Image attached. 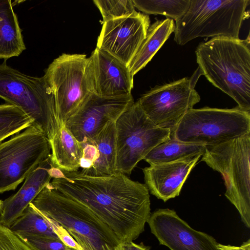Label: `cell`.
Returning a JSON list of instances; mask_svg holds the SVG:
<instances>
[{
	"label": "cell",
	"mask_w": 250,
	"mask_h": 250,
	"mask_svg": "<svg viewBox=\"0 0 250 250\" xmlns=\"http://www.w3.org/2000/svg\"><path fill=\"white\" fill-rule=\"evenodd\" d=\"M54 172L49 185L88 208L121 242L132 241L144 231L151 214L145 184L119 172L94 176L79 170L64 172L56 168Z\"/></svg>",
	"instance_id": "1"
},
{
	"label": "cell",
	"mask_w": 250,
	"mask_h": 250,
	"mask_svg": "<svg viewBox=\"0 0 250 250\" xmlns=\"http://www.w3.org/2000/svg\"><path fill=\"white\" fill-rule=\"evenodd\" d=\"M198 68L214 86L232 98L238 107L250 112V42L217 37L195 50Z\"/></svg>",
	"instance_id": "2"
},
{
	"label": "cell",
	"mask_w": 250,
	"mask_h": 250,
	"mask_svg": "<svg viewBox=\"0 0 250 250\" xmlns=\"http://www.w3.org/2000/svg\"><path fill=\"white\" fill-rule=\"evenodd\" d=\"M250 2L249 0H190L186 13L176 21L174 40L183 45L198 37L238 39Z\"/></svg>",
	"instance_id": "3"
},
{
	"label": "cell",
	"mask_w": 250,
	"mask_h": 250,
	"mask_svg": "<svg viewBox=\"0 0 250 250\" xmlns=\"http://www.w3.org/2000/svg\"><path fill=\"white\" fill-rule=\"evenodd\" d=\"M0 98L23 111L49 141L60 129L54 97L43 76L23 74L5 61L0 64Z\"/></svg>",
	"instance_id": "4"
},
{
	"label": "cell",
	"mask_w": 250,
	"mask_h": 250,
	"mask_svg": "<svg viewBox=\"0 0 250 250\" xmlns=\"http://www.w3.org/2000/svg\"><path fill=\"white\" fill-rule=\"evenodd\" d=\"M201 161L223 176L227 198L250 228V134L206 146Z\"/></svg>",
	"instance_id": "5"
},
{
	"label": "cell",
	"mask_w": 250,
	"mask_h": 250,
	"mask_svg": "<svg viewBox=\"0 0 250 250\" xmlns=\"http://www.w3.org/2000/svg\"><path fill=\"white\" fill-rule=\"evenodd\" d=\"M30 205L67 230L85 237L93 250H114L121 242L109 227L88 208L49 184Z\"/></svg>",
	"instance_id": "6"
},
{
	"label": "cell",
	"mask_w": 250,
	"mask_h": 250,
	"mask_svg": "<svg viewBox=\"0 0 250 250\" xmlns=\"http://www.w3.org/2000/svg\"><path fill=\"white\" fill-rule=\"evenodd\" d=\"M250 134V112L205 107L188 110L170 138L211 146Z\"/></svg>",
	"instance_id": "7"
},
{
	"label": "cell",
	"mask_w": 250,
	"mask_h": 250,
	"mask_svg": "<svg viewBox=\"0 0 250 250\" xmlns=\"http://www.w3.org/2000/svg\"><path fill=\"white\" fill-rule=\"evenodd\" d=\"M116 172L130 174L137 164L158 145L170 139V131L155 125L137 102L115 123Z\"/></svg>",
	"instance_id": "8"
},
{
	"label": "cell",
	"mask_w": 250,
	"mask_h": 250,
	"mask_svg": "<svg viewBox=\"0 0 250 250\" xmlns=\"http://www.w3.org/2000/svg\"><path fill=\"white\" fill-rule=\"evenodd\" d=\"M49 141L33 124L20 133L0 143V193L15 190L50 155Z\"/></svg>",
	"instance_id": "9"
},
{
	"label": "cell",
	"mask_w": 250,
	"mask_h": 250,
	"mask_svg": "<svg viewBox=\"0 0 250 250\" xmlns=\"http://www.w3.org/2000/svg\"><path fill=\"white\" fill-rule=\"evenodd\" d=\"M88 58L62 54L49 65L43 76L55 99L60 126H64L91 94L87 79Z\"/></svg>",
	"instance_id": "10"
},
{
	"label": "cell",
	"mask_w": 250,
	"mask_h": 250,
	"mask_svg": "<svg viewBox=\"0 0 250 250\" xmlns=\"http://www.w3.org/2000/svg\"><path fill=\"white\" fill-rule=\"evenodd\" d=\"M201 75L198 67L190 78L156 86L137 102L155 125L170 130L171 137L184 115L200 101L194 87Z\"/></svg>",
	"instance_id": "11"
},
{
	"label": "cell",
	"mask_w": 250,
	"mask_h": 250,
	"mask_svg": "<svg viewBox=\"0 0 250 250\" xmlns=\"http://www.w3.org/2000/svg\"><path fill=\"white\" fill-rule=\"evenodd\" d=\"M149 26V16L137 11L128 17L104 22L96 47L128 67L145 40Z\"/></svg>",
	"instance_id": "12"
},
{
	"label": "cell",
	"mask_w": 250,
	"mask_h": 250,
	"mask_svg": "<svg viewBox=\"0 0 250 250\" xmlns=\"http://www.w3.org/2000/svg\"><path fill=\"white\" fill-rule=\"evenodd\" d=\"M134 103L132 94L105 98L92 93L64 126L80 143L95 137L109 122L117 119Z\"/></svg>",
	"instance_id": "13"
},
{
	"label": "cell",
	"mask_w": 250,
	"mask_h": 250,
	"mask_svg": "<svg viewBox=\"0 0 250 250\" xmlns=\"http://www.w3.org/2000/svg\"><path fill=\"white\" fill-rule=\"evenodd\" d=\"M147 223L160 244L170 250H218L215 238L192 229L174 210H156Z\"/></svg>",
	"instance_id": "14"
},
{
	"label": "cell",
	"mask_w": 250,
	"mask_h": 250,
	"mask_svg": "<svg viewBox=\"0 0 250 250\" xmlns=\"http://www.w3.org/2000/svg\"><path fill=\"white\" fill-rule=\"evenodd\" d=\"M86 74L91 93L98 96L115 98L131 94L134 76L128 67L97 47L88 58Z\"/></svg>",
	"instance_id": "15"
},
{
	"label": "cell",
	"mask_w": 250,
	"mask_h": 250,
	"mask_svg": "<svg viewBox=\"0 0 250 250\" xmlns=\"http://www.w3.org/2000/svg\"><path fill=\"white\" fill-rule=\"evenodd\" d=\"M201 156H191L143 168L145 184L149 191L164 202L179 196L189 173Z\"/></svg>",
	"instance_id": "16"
},
{
	"label": "cell",
	"mask_w": 250,
	"mask_h": 250,
	"mask_svg": "<svg viewBox=\"0 0 250 250\" xmlns=\"http://www.w3.org/2000/svg\"><path fill=\"white\" fill-rule=\"evenodd\" d=\"M50 156L25 178L20 189L2 202L0 224L9 228L53 178Z\"/></svg>",
	"instance_id": "17"
},
{
	"label": "cell",
	"mask_w": 250,
	"mask_h": 250,
	"mask_svg": "<svg viewBox=\"0 0 250 250\" xmlns=\"http://www.w3.org/2000/svg\"><path fill=\"white\" fill-rule=\"evenodd\" d=\"M49 143L51 151L50 159L54 167L64 172L78 171L83 148L80 143L65 126L60 127Z\"/></svg>",
	"instance_id": "18"
},
{
	"label": "cell",
	"mask_w": 250,
	"mask_h": 250,
	"mask_svg": "<svg viewBox=\"0 0 250 250\" xmlns=\"http://www.w3.org/2000/svg\"><path fill=\"white\" fill-rule=\"evenodd\" d=\"M25 49L16 14L10 0H0V59L19 56Z\"/></svg>",
	"instance_id": "19"
},
{
	"label": "cell",
	"mask_w": 250,
	"mask_h": 250,
	"mask_svg": "<svg viewBox=\"0 0 250 250\" xmlns=\"http://www.w3.org/2000/svg\"><path fill=\"white\" fill-rule=\"evenodd\" d=\"M175 24L172 19L158 20L149 26L146 37L128 66L132 76L143 69L161 48L172 32Z\"/></svg>",
	"instance_id": "20"
},
{
	"label": "cell",
	"mask_w": 250,
	"mask_h": 250,
	"mask_svg": "<svg viewBox=\"0 0 250 250\" xmlns=\"http://www.w3.org/2000/svg\"><path fill=\"white\" fill-rule=\"evenodd\" d=\"M115 122H109L93 138L97 157L93 166L82 173L94 176L108 175L116 172V148Z\"/></svg>",
	"instance_id": "21"
},
{
	"label": "cell",
	"mask_w": 250,
	"mask_h": 250,
	"mask_svg": "<svg viewBox=\"0 0 250 250\" xmlns=\"http://www.w3.org/2000/svg\"><path fill=\"white\" fill-rule=\"evenodd\" d=\"M205 148L203 145L184 142L172 138L155 146L144 160L150 165L168 163L191 156L202 155Z\"/></svg>",
	"instance_id": "22"
},
{
	"label": "cell",
	"mask_w": 250,
	"mask_h": 250,
	"mask_svg": "<svg viewBox=\"0 0 250 250\" xmlns=\"http://www.w3.org/2000/svg\"><path fill=\"white\" fill-rule=\"evenodd\" d=\"M9 228L20 235L30 234L59 238L45 217L30 204Z\"/></svg>",
	"instance_id": "23"
},
{
	"label": "cell",
	"mask_w": 250,
	"mask_h": 250,
	"mask_svg": "<svg viewBox=\"0 0 250 250\" xmlns=\"http://www.w3.org/2000/svg\"><path fill=\"white\" fill-rule=\"evenodd\" d=\"M33 123L34 121L17 106L8 103L0 104V143Z\"/></svg>",
	"instance_id": "24"
},
{
	"label": "cell",
	"mask_w": 250,
	"mask_h": 250,
	"mask_svg": "<svg viewBox=\"0 0 250 250\" xmlns=\"http://www.w3.org/2000/svg\"><path fill=\"white\" fill-rule=\"evenodd\" d=\"M135 7L147 14L161 15L175 21L187 11L190 0H132Z\"/></svg>",
	"instance_id": "25"
},
{
	"label": "cell",
	"mask_w": 250,
	"mask_h": 250,
	"mask_svg": "<svg viewBox=\"0 0 250 250\" xmlns=\"http://www.w3.org/2000/svg\"><path fill=\"white\" fill-rule=\"evenodd\" d=\"M99 10L103 22L128 17L136 11L132 0H94Z\"/></svg>",
	"instance_id": "26"
},
{
	"label": "cell",
	"mask_w": 250,
	"mask_h": 250,
	"mask_svg": "<svg viewBox=\"0 0 250 250\" xmlns=\"http://www.w3.org/2000/svg\"><path fill=\"white\" fill-rule=\"evenodd\" d=\"M0 250H38L21 235L0 224Z\"/></svg>",
	"instance_id": "27"
},
{
	"label": "cell",
	"mask_w": 250,
	"mask_h": 250,
	"mask_svg": "<svg viewBox=\"0 0 250 250\" xmlns=\"http://www.w3.org/2000/svg\"><path fill=\"white\" fill-rule=\"evenodd\" d=\"M21 236L38 250H66L69 248L58 238L30 234Z\"/></svg>",
	"instance_id": "28"
},
{
	"label": "cell",
	"mask_w": 250,
	"mask_h": 250,
	"mask_svg": "<svg viewBox=\"0 0 250 250\" xmlns=\"http://www.w3.org/2000/svg\"><path fill=\"white\" fill-rule=\"evenodd\" d=\"M83 148V156L81 161V172L90 169L94 165L97 157V150L95 143L93 139L80 143Z\"/></svg>",
	"instance_id": "29"
},
{
	"label": "cell",
	"mask_w": 250,
	"mask_h": 250,
	"mask_svg": "<svg viewBox=\"0 0 250 250\" xmlns=\"http://www.w3.org/2000/svg\"><path fill=\"white\" fill-rule=\"evenodd\" d=\"M43 215L46 219L58 237L65 245L78 250H83V248L74 239L65 228L53 219L44 215Z\"/></svg>",
	"instance_id": "30"
},
{
	"label": "cell",
	"mask_w": 250,
	"mask_h": 250,
	"mask_svg": "<svg viewBox=\"0 0 250 250\" xmlns=\"http://www.w3.org/2000/svg\"><path fill=\"white\" fill-rule=\"evenodd\" d=\"M150 247L145 246L143 243L136 244L132 241L120 242L114 248V250H149Z\"/></svg>",
	"instance_id": "31"
},
{
	"label": "cell",
	"mask_w": 250,
	"mask_h": 250,
	"mask_svg": "<svg viewBox=\"0 0 250 250\" xmlns=\"http://www.w3.org/2000/svg\"><path fill=\"white\" fill-rule=\"evenodd\" d=\"M67 231L74 239L83 248V250H93L88 241L85 237L76 232L71 230Z\"/></svg>",
	"instance_id": "32"
},
{
	"label": "cell",
	"mask_w": 250,
	"mask_h": 250,
	"mask_svg": "<svg viewBox=\"0 0 250 250\" xmlns=\"http://www.w3.org/2000/svg\"><path fill=\"white\" fill-rule=\"evenodd\" d=\"M217 248L218 250H250V239H249L240 246L225 245L218 243Z\"/></svg>",
	"instance_id": "33"
},
{
	"label": "cell",
	"mask_w": 250,
	"mask_h": 250,
	"mask_svg": "<svg viewBox=\"0 0 250 250\" xmlns=\"http://www.w3.org/2000/svg\"><path fill=\"white\" fill-rule=\"evenodd\" d=\"M2 202L3 201L1 200H0V215L2 210Z\"/></svg>",
	"instance_id": "34"
},
{
	"label": "cell",
	"mask_w": 250,
	"mask_h": 250,
	"mask_svg": "<svg viewBox=\"0 0 250 250\" xmlns=\"http://www.w3.org/2000/svg\"><path fill=\"white\" fill-rule=\"evenodd\" d=\"M66 250H78L73 248H68Z\"/></svg>",
	"instance_id": "35"
}]
</instances>
